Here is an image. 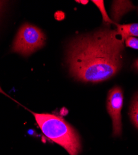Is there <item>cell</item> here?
<instances>
[{"instance_id": "obj_3", "label": "cell", "mask_w": 138, "mask_h": 155, "mask_svg": "<svg viewBox=\"0 0 138 155\" xmlns=\"http://www.w3.org/2000/svg\"><path fill=\"white\" fill-rule=\"evenodd\" d=\"M45 42V36L38 28L24 24L20 28L12 47L13 52L28 56L42 48Z\"/></svg>"}, {"instance_id": "obj_6", "label": "cell", "mask_w": 138, "mask_h": 155, "mask_svg": "<svg viewBox=\"0 0 138 155\" xmlns=\"http://www.w3.org/2000/svg\"><path fill=\"white\" fill-rule=\"evenodd\" d=\"M116 31L124 41L129 37H138V23L118 25Z\"/></svg>"}, {"instance_id": "obj_4", "label": "cell", "mask_w": 138, "mask_h": 155, "mask_svg": "<svg viewBox=\"0 0 138 155\" xmlns=\"http://www.w3.org/2000/svg\"><path fill=\"white\" fill-rule=\"evenodd\" d=\"M123 92L119 86L111 89L107 97V110L113 122V135L121 136L122 132L121 109L123 105Z\"/></svg>"}, {"instance_id": "obj_5", "label": "cell", "mask_w": 138, "mask_h": 155, "mask_svg": "<svg viewBox=\"0 0 138 155\" xmlns=\"http://www.w3.org/2000/svg\"><path fill=\"white\" fill-rule=\"evenodd\" d=\"M134 8V6L132 5L131 2L115 1L112 5V17L118 21L123 15Z\"/></svg>"}, {"instance_id": "obj_2", "label": "cell", "mask_w": 138, "mask_h": 155, "mask_svg": "<svg viewBox=\"0 0 138 155\" xmlns=\"http://www.w3.org/2000/svg\"><path fill=\"white\" fill-rule=\"evenodd\" d=\"M32 114L37 125L47 138L63 147L70 155L80 153V136L63 118L51 114Z\"/></svg>"}, {"instance_id": "obj_8", "label": "cell", "mask_w": 138, "mask_h": 155, "mask_svg": "<svg viewBox=\"0 0 138 155\" xmlns=\"http://www.w3.org/2000/svg\"><path fill=\"white\" fill-rule=\"evenodd\" d=\"M92 2L98 6L99 11H101L102 16H103V21H104L105 22H106V23H108V24L114 23V22H113L109 19L108 16L107 15L103 1H92Z\"/></svg>"}, {"instance_id": "obj_9", "label": "cell", "mask_w": 138, "mask_h": 155, "mask_svg": "<svg viewBox=\"0 0 138 155\" xmlns=\"http://www.w3.org/2000/svg\"><path fill=\"white\" fill-rule=\"evenodd\" d=\"M125 44L128 47L138 50V38L134 37H129L125 39Z\"/></svg>"}, {"instance_id": "obj_11", "label": "cell", "mask_w": 138, "mask_h": 155, "mask_svg": "<svg viewBox=\"0 0 138 155\" xmlns=\"http://www.w3.org/2000/svg\"><path fill=\"white\" fill-rule=\"evenodd\" d=\"M1 5H2V2H0V7H1Z\"/></svg>"}, {"instance_id": "obj_7", "label": "cell", "mask_w": 138, "mask_h": 155, "mask_svg": "<svg viewBox=\"0 0 138 155\" xmlns=\"http://www.w3.org/2000/svg\"><path fill=\"white\" fill-rule=\"evenodd\" d=\"M130 116L132 123L138 130V94L133 99L130 110Z\"/></svg>"}, {"instance_id": "obj_10", "label": "cell", "mask_w": 138, "mask_h": 155, "mask_svg": "<svg viewBox=\"0 0 138 155\" xmlns=\"http://www.w3.org/2000/svg\"><path fill=\"white\" fill-rule=\"evenodd\" d=\"M134 67L137 68V70H138V59L136 61L135 63H134Z\"/></svg>"}, {"instance_id": "obj_1", "label": "cell", "mask_w": 138, "mask_h": 155, "mask_svg": "<svg viewBox=\"0 0 138 155\" xmlns=\"http://www.w3.org/2000/svg\"><path fill=\"white\" fill-rule=\"evenodd\" d=\"M124 41L116 30L108 29L74 38L67 50L70 73L83 82L109 79L122 66Z\"/></svg>"}]
</instances>
